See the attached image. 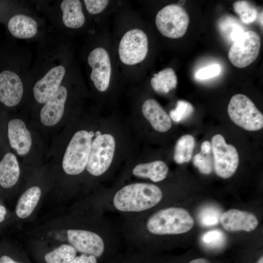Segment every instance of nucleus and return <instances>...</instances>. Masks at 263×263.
<instances>
[{
  "label": "nucleus",
  "mask_w": 263,
  "mask_h": 263,
  "mask_svg": "<svg viewBox=\"0 0 263 263\" xmlns=\"http://www.w3.org/2000/svg\"><path fill=\"white\" fill-rule=\"evenodd\" d=\"M163 193L157 185L144 182L131 183L103 198L98 206L106 211L120 214L123 219L134 217L154 209L161 202Z\"/></svg>",
  "instance_id": "1"
},
{
  "label": "nucleus",
  "mask_w": 263,
  "mask_h": 263,
  "mask_svg": "<svg viewBox=\"0 0 263 263\" xmlns=\"http://www.w3.org/2000/svg\"><path fill=\"white\" fill-rule=\"evenodd\" d=\"M92 132H77L72 138L66 149L62 161L64 172L71 175L82 173L86 168L90 152Z\"/></svg>",
  "instance_id": "2"
},
{
  "label": "nucleus",
  "mask_w": 263,
  "mask_h": 263,
  "mask_svg": "<svg viewBox=\"0 0 263 263\" xmlns=\"http://www.w3.org/2000/svg\"><path fill=\"white\" fill-rule=\"evenodd\" d=\"M227 113L235 124L245 130L256 131L263 127V113L245 95L232 96L227 106Z\"/></svg>",
  "instance_id": "3"
},
{
  "label": "nucleus",
  "mask_w": 263,
  "mask_h": 263,
  "mask_svg": "<svg viewBox=\"0 0 263 263\" xmlns=\"http://www.w3.org/2000/svg\"><path fill=\"white\" fill-rule=\"evenodd\" d=\"M189 22L187 12L178 4L168 5L160 10L155 18L158 31L171 38L182 37L186 33Z\"/></svg>",
  "instance_id": "4"
},
{
  "label": "nucleus",
  "mask_w": 263,
  "mask_h": 263,
  "mask_svg": "<svg viewBox=\"0 0 263 263\" xmlns=\"http://www.w3.org/2000/svg\"><path fill=\"white\" fill-rule=\"evenodd\" d=\"M115 148V139L110 134L97 135L91 144L86 166L87 171L94 176L104 174L112 162Z\"/></svg>",
  "instance_id": "5"
},
{
  "label": "nucleus",
  "mask_w": 263,
  "mask_h": 263,
  "mask_svg": "<svg viewBox=\"0 0 263 263\" xmlns=\"http://www.w3.org/2000/svg\"><path fill=\"white\" fill-rule=\"evenodd\" d=\"M214 170L221 178L227 179L235 172L239 162V157L236 148L227 144L224 137L217 134L211 138Z\"/></svg>",
  "instance_id": "6"
},
{
  "label": "nucleus",
  "mask_w": 263,
  "mask_h": 263,
  "mask_svg": "<svg viewBox=\"0 0 263 263\" xmlns=\"http://www.w3.org/2000/svg\"><path fill=\"white\" fill-rule=\"evenodd\" d=\"M261 45V38L258 33L253 31L244 32L230 47L228 53L229 60L236 67H245L257 58Z\"/></svg>",
  "instance_id": "7"
},
{
  "label": "nucleus",
  "mask_w": 263,
  "mask_h": 263,
  "mask_svg": "<svg viewBox=\"0 0 263 263\" xmlns=\"http://www.w3.org/2000/svg\"><path fill=\"white\" fill-rule=\"evenodd\" d=\"M148 51L146 34L139 29L128 31L123 36L119 45L121 61L125 64L133 65L142 61Z\"/></svg>",
  "instance_id": "8"
},
{
  "label": "nucleus",
  "mask_w": 263,
  "mask_h": 263,
  "mask_svg": "<svg viewBox=\"0 0 263 263\" xmlns=\"http://www.w3.org/2000/svg\"><path fill=\"white\" fill-rule=\"evenodd\" d=\"M88 62L92 68L91 79L100 92L106 91L111 74V64L107 51L102 47L94 49L89 54Z\"/></svg>",
  "instance_id": "9"
},
{
  "label": "nucleus",
  "mask_w": 263,
  "mask_h": 263,
  "mask_svg": "<svg viewBox=\"0 0 263 263\" xmlns=\"http://www.w3.org/2000/svg\"><path fill=\"white\" fill-rule=\"evenodd\" d=\"M23 93V84L14 72L4 69L0 71V103L7 108L18 105Z\"/></svg>",
  "instance_id": "10"
},
{
  "label": "nucleus",
  "mask_w": 263,
  "mask_h": 263,
  "mask_svg": "<svg viewBox=\"0 0 263 263\" xmlns=\"http://www.w3.org/2000/svg\"><path fill=\"white\" fill-rule=\"evenodd\" d=\"M65 74L63 66L58 65L51 69L33 88L36 100L39 103H45L60 87Z\"/></svg>",
  "instance_id": "11"
},
{
  "label": "nucleus",
  "mask_w": 263,
  "mask_h": 263,
  "mask_svg": "<svg viewBox=\"0 0 263 263\" xmlns=\"http://www.w3.org/2000/svg\"><path fill=\"white\" fill-rule=\"evenodd\" d=\"M220 222L225 230L230 232H251L259 224L254 214L237 209H229L223 213L220 216Z\"/></svg>",
  "instance_id": "12"
},
{
  "label": "nucleus",
  "mask_w": 263,
  "mask_h": 263,
  "mask_svg": "<svg viewBox=\"0 0 263 263\" xmlns=\"http://www.w3.org/2000/svg\"><path fill=\"white\" fill-rule=\"evenodd\" d=\"M67 96L66 88L60 86L45 103L40 113V121L44 125L53 126L60 121L64 113Z\"/></svg>",
  "instance_id": "13"
},
{
  "label": "nucleus",
  "mask_w": 263,
  "mask_h": 263,
  "mask_svg": "<svg viewBox=\"0 0 263 263\" xmlns=\"http://www.w3.org/2000/svg\"><path fill=\"white\" fill-rule=\"evenodd\" d=\"M7 136L10 146L19 155L27 154L32 145V137L25 123L20 119H12L7 125Z\"/></svg>",
  "instance_id": "14"
},
{
  "label": "nucleus",
  "mask_w": 263,
  "mask_h": 263,
  "mask_svg": "<svg viewBox=\"0 0 263 263\" xmlns=\"http://www.w3.org/2000/svg\"><path fill=\"white\" fill-rule=\"evenodd\" d=\"M142 112L156 131L164 132L171 128L169 116L155 100L148 99L145 101L142 106Z\"/></svg>",
  "instance_id": "15"
},
{
  "label": "nucleus",
  "mask_w": 263,
  "mask_h": 263,
  "mask_svg": "<svg viewBox=\"0 0 263 263\" xmlns=\"http://www.w3.org/2000/svg\"><path fill=\"white\" fill-rule=\"evenodd\" d=\"M20 170L16 156L11 152H5L0 159V187L9 189L17 183Z\"/></svg>",
  "instance_id": "16"
},
{
  "label": "nucleus",
  "mask_w": 263,
  "mask_h": 263,
  "mask_svg": "<svg viewBox=\"0 0 263 263\" xmlns=\"http://www.w3.org/2000/svg\"><path fill=\"white\" fill-rule=\"evenodd\" d=\"M7 28L10 34L18 38H28L34 37L38 32V24L30 17L16 14L8 20Z\"/></svg>",
  "instance_id": "17"
},
{
  "label": "nucleus",
  "mask_w": 263,
  "mask_h": 263,
  "mask_svg": "<svg viewBox=\"0 0 263 263\" xmlns=\"http://www.w3.org/2000/svg\"><path fill=\"white\" fill-rule=\"evenodd\" d=\"M169 172L166 164L162 161L141 163L136 165L132 170L135 177L149 179L153 182H159L164 180Z\"/></svg>",
  "instance_id": "18"
},
{
  "label": "nucleus",
  "mask_w": 263,
  "mask_h": 263,
  "mask_svg": "<svg viewBox=\"0 0 263 263\" xmlns=\"http://www.w3.org/2000/svg\"><path fill=\"white\" fill-rule=\"evenodd\" d=\"M64 24L71 28H78L85 22L82 5L79 0H64L60 4Z\"/></svg>",
  "instance_id": "19"
},
{
  "label": "nucleus",
  "mask_w": 263,
  "mask_h": 263,
  "mask_svg": "<svg viewBox=\"0 0 263 263\" xmlns=\"http://www.w3.org/2000/svg\"><path fill=\"white\" fill-rule=\"evenodd\" d=\"M40 188L32 187L25 191L19 197L15 209L16 215L24 219L29 216L36 207L41 196Z\"/></svg>",
  "instance_id": "20"
},
{
  "label": "nucleus",
  "mask_w": 263,
  "mask_h": 263,
  "mask_svg": "<svg viewBox=\"0 0 263 263\" xmlns=\"http://www.w3.org/2000/svg\"><path fill=\"white\" fill-rule=\"evenodd\" d=\"M150 83L156 92L166 94L176 87L177 78L172 68H167L154 74Z\"/></svg>",
  "instance_id": "21"
},
{
  "label": "nucleus",
  "mask_w": 263,
  "mask_h": 263,
  "mask_svg": "<svg viewBox=\"0 0 263 263\" xmlns=\"http://www.w3.org/2000/svg\"><path fill=\"white\" fill-rule=\"evenodd\" d=\"M218 27L222 37L233 43L244 32L243 27L237 19L231 16H225L219 20Z\"/></svg>",
  "instance_id": "22"
},
{
  "label": "nucleus",
  "mask_w": 263,
  "mask_h": 263,
  "mask_svg": "<svg viewBox=\"0 0 263 263\" xmlns=\"http://www.w3.org/2000/svg\"><path fill=\"white\" fill-rule=\"evenodd\" d=\"M195 146L193 136L186 134L179 138L174 148L173 158L179 164L189 162L192 155Z\"/></svg>",
  "instance_id": "23"
},
{
  "label": "nucleus",
  "mask_w": 263,
  "mask_h": 263,
  "mask_svg": "<svg viewBox=\"0 0 263 263\" xmlns=\"http://www.w3.org/2000/svg\"><path fill=\"white\" fill-rule=\"evenodd\" d=\"M77 251L69 244H63L46 253V263H70L77 255Z\"/></svg>",
  "instance_id": "24"
},
{
  "label": "nucleus",
  "mask_w": 263,
  "mask_h": 263,
  "mask_svg": "<svg viewBox=\"0 0 263 263\" xmlns=\"http://www.w3.org/2000/svg\"><path fill=\"white\" fill-rule=\"evenodd\" d=\"M150 253L149 251L127 249L109 263H153Z\"/></svg>",
  "instance_id": "25"
},
{
  "label": "nucleus",
  "mask_w": 263,
  "mask_h": 263,
  "mask_svg": "<svg viewBox=\"0 0 263 263\" xmlns=\"http://www.w3.org/2000/svg\"><path fill=\"white\" fill-rule=\"evenodd\" d=\"M233 6L240 20L244 23H251L254 22L257 17V9L247 1H237L233 3Z\"/></svg>",
  "instance_id": "26"
},
{
  "label": "nucleus",
  "mask_w": 263,
  "mask_h": 263,
  "mask_svg": "<svg viewBox=\"0 0 263 263\" xmlns=\"http://www.w3.org/2000/svg\"><path fill=\"white\" fill-rule=\"evenodd\" d=\"M221 210L214 206H207L203 208L198 215L200 224L204 226H211L220 222Z\"/></svg>",
  "instance_id": "27"
},
{
  "label": "nucleus",
  "mask_w": 263,
  "mask_h": 263,
  "mask_svg": "<svg viewBox=\"0 0 263 263\" xmlns=\"http://www.w3.org/2000/svg\"><path fill=\"white\" fill-rule=\"evenodd\" d=\"M194 111L193 106L185 100H178L175 109L169 112V117L174 121L178 122L189 116Z\"/></svg>",
  "instance_id": "28"
},
{
  "label": "nucleus",
  "mask_w": 263,
  "mask_h": 263,
  "mask_svg": "<svg viewBox=\"0 0 263 263\" xmlns=\"http://www.w3.org/2000/svg\"><path fill=\"white\" fill-rule=\"evenodd\" d=\"M224 233L220 230H212L205 233L202 237V242L209 247L221 246L225 241Z\"/></svg>",
  "instance_id": "29"
},
{
  "label": "nucleus",
  "mask_w": 263,
  "mask_h": 263,
  "mask_svg": "<svg viewBox=\"0 0 263 263\" xmlns=\"http://www.w3.org/2000/svg\"><path fill=\"white\" fill-rule=\"evenodd\" d=\"M193 164L202 174H209L212 171L211 153L203 154L200 152L197 154L193 159Z\"/></svg>",
  "instance_id": "30"
},
{
  "label": "nucleus",
  "mask_w": 263,
  "mask_h": 263,
  "mask_svg": "<svg viewBox=\"0 0 263 263\" xmlns=\"http://www.w3.org/2000/svg\"><path fill=\"white\" fill-rule=\"evenodd\" d=\"M221 71V67L218 64H213L199 70L195 74L198 79H207L218 75Z\"/></svg>",
  "instance_id": "31"
},
{
  "label": "nucleus",
  "mask_w": 263,
  "mask_h": 263,
  "mask_svg": "<svg viewBox=\"0 0 263 263\" xmlns=\"http://www.w3.org/2000/svg\"><path fill=\"white\" fill-rule=\"evenodd\" d=\"M84 1L88 11L92 14L101 13L109 2L107 0H85Z\"/></svg>",
  "instance_id": "32"
},
{
  "label": "nucleus",
  "mask_w": 263,
  "mask_h": 263,
  "mask_svg": "<svg viewBox=\"0 0 263 263\" xmlns=\"http://www.w3.org/2000/svg\"><path fill=\"white\" fill-rule=\"evenodd\" d=\"M98 260L94 256L81 254L76 256L70 263H99Z\"/></svg>",
  "instance_id": "33"
},
{
  "label": "nucleus",
  "mask_w": 263,
  "mask_h": 263,
  "mask_svg": "<svg viewBox=\"0 0 263 263\" xmlns=\"http://www.w3.org/2000/svg\"><path fill=\"white\" fill-rule=\"evenodd\" d=\"M212 151L211 145L209 141L207 140L204 141L201 145L200 152L203 154L211 153Z\"/></svg>",
  "instance_id": "34"
},
{
  "label": "nucleus",
  "mask_w": 263,
  "mask_h": 263,
  "mask_svg": "<svg viewBox=\"0 0 263 263\" xmlns=\"http://www.w3.org/2000/svg\"><path fill=\"white\" fill-rule=\"evenodd\" d=\"M7 213L8 212L6 207L0 203V225L6 221Z\"/></svg>",
  "instance_id": "35"
},
{
  "label": "nucleus",
  "mask_w": 263,
  "mask_h": 263,
  "mask_svg": "<svg viewBox=\"0 0 263 263\" xmlns=\"http://www.w3.org/2000/svg\"><path fill=\"white\" fill-rule=\"evenodd\" d=\"M0 263H22L17 262L7 254H2L0 256Z\"/></svg>",
  "instance_id": "36"
},
{
  "label": "nucleus",
  "mask_w": 263,
  "mask_h": 263,
  "mask_svg": "<svg viewBox=\"0 0 263 263\" xmlns=\"http://www.w3.org/2000/svg\"><path fill=\"white\" fill-rule=\"evenodd\" d=\"M188 263H209L206 259L199 258L190 261Z\"/></svg>",
  "instance_id": "37"
},
{
  "label": "nucleus",
  "mask_w": 263,
  "mask_h": 263,
  "mask_svg": "<svg viewBox=\"0 0 263 263\" xmlns=\"http://www.w3.org/2000/svg\"><path fill=\"white\" fill-rule=\"evenodd\" d=\"M257 263H263V257L262 256L258 261Z\"/></svg>",
  "instance_id": "38"
}]
</instances>
